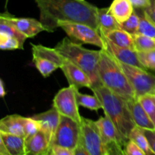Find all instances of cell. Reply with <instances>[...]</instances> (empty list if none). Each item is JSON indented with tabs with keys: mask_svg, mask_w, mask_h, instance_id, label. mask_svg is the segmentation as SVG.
<instances>
[{
	"mask_svg": "<svg viewBox=\"0 0 155 155\" xmlns=\"http://www.w3.org/2000/svg\"><path fill=\"white\" fill-rule=\"evenodd\" d=\"M77 103L80 106L92 110H98L102 109V104L96 95H89L83 94L79 92V89L76 91Z\"/></svg>",
	"mask_w": 155,
	"mask_h": 155,
	"instance_id": "24",
	"label": "cell"
},
{
	"mask_svg": "<svg viewBox=\"0 0 155 155\" xmlns=\"http://www.w3.org/2000/svg\"><path fill=\"white\" fill-rule=\"evenodd\" d=\"M110 13L120 23L125 22L134 12V7L130 0H114L109 7Z\"/></svg>",
	"mask_w": 155,
	"mask_h": 155,
	"instance_id": "19",
	"label": "cell"
},
{
	"mask_svg": "<svg viewBox=\"0 0 155 155\" xmlns=\"http://www.w3.org/2000/svg\"><path fill=\"white\" fill-rule=\"evenodd\" d=\"M132 117L136 127L143 130H155V126L137 98L127 100Z\"/></svg>",
	"mask_w": 155,
	"mask_h": 155,
	"instance_id": "16",
	"label": "cell"
},
{
	"mask_svg": "<svg viewBox=\"0 0 155 155\" xmlns=\"http://www.w3.org/2000/svg\"><path fill=\"white\" fill-rule=\"evenodd\" d=\"M0 48L2 50L24 49V45L16 38L0 34Z\"/></svg>",
	"mask_w": 155,
	"mask_h": 155,
	"instance_id": "30",
	"label": "cell"
},
{
	"mask_svg": "<svg viewBox=\"0 0 155 155\" xmlns=\"http://www.w3.org/2000/svg\"><path fill=\"white\" fill-rule=\"evenodd\" d=\"M136 51H148L155 50V39L138 33L133 36Z\"/></svg>",
	"mask_w": 155,
	"mask_h": 155,
	"instance_id": "27",
	"label": "cell"
},
{
	"mask_svg": "<svg viewBox=\"0 0 155 155\" xmlns=\"http://www.w3.org/2000/svg\"><path fill=\"white\" fill-rule=\"evenodd\" d=\"M91 89L101 101L105 116L114 123L123 138L128 142L130 133L136 126L132 117L127 100L102 84Z\"/></svg>",
	"mask_w": 155,
	"mask_h": 155,
	"instance_id": "2",
	"label": "cell"
},
{
	"mask_svg": "<svg viewBox=\"0 0 155 155\" xmlns=\"http://www.w3.org/2000/svg\"><path fill=\"white\" fill-rule=\"evenodd\" d=\"M144 15L150 21L155 24V0H151V4L148 7L142 9Z\"/></svg>",
	"mask_w": 155,
	"mask_h": 155,
	"instance_id": "35",
	"label": "cell"
},
{
	"mask_svg": "<svg viewBox=\"0 0 155 155\" xmlns=\"http://www.w3.org/2000/svg\"><path fill=\"white\" fill-rule=\"evenodd\" d=\"M75 155H90V154L85 148L81 142H80V144L75 149Z\"/></svg>",
	"mask_w": 155,
	"mask_h": 155,
	"instance_id": "38",
	"label": "cell"
},
{
	"mask_svg": "<svg viewBox=\"0 0 155 155\" xmlns=\"http://www.w3.org/2000/svg\"><path fill=\"white\" fill-rule=\"evenodd\" d=\"M41 130V124L33 117H26L24 124V139H28Z\"/></svg>",
	"mask_w": 155,
	"mask_h": 155,
	"instance_id": "32",
	"label": "cell"
},
{
	"mask_svg": "<svg viewBox=\"0 0 155 155\" xmlns=\"http://www.w3.org/2000/svg\"><path fill=\"white\" fill-rule=\"evenodd\" d=\"M48 155H75V150L53 145L51 147Z\"/></svg>",
	"mask_w": 155,
	"mask_h": 155,
	"instance_id": "34",
	"label": "cell"
},
{
	"mask_svg": "<svg viewBox=\"0 0 155 155\" xmlns=\"http://www.w3.org/2000/svg\"><path fill=\"white\" fill-rule=\"evenodd\" d=\"M40 12V21L47 32H54L61 22L87 24L99 31L98 9L86 0H34Z\"/></svg>",
	"mask_w": 155,
	"mask_h": 155,
	"instance_id": "1",
	"label": "cell"
},
{
	"mask_svg": "<svg viewBox=\"0 0 155 155\" xmlns=\"http://www.w3.org/2000/svg\"><path fill=\"white\" fill-rule=\"evenodd\" d=\"M33 62L36 69L44 77H49L54 71L60 68L58 65L54 62L41 58L33 57Z\"/></svg>",
	"mask_w": 155,
	"mask_h": 155,
	"instance_id": "26",
	"label": "cell"
},
{
	"mask_svg": "<svg viewBox=\"0 0 155 155\" xmlns=\"http://www.w3.org/2000/svg\"><path fill=\"white\" fill-rule=\"evenodd\" d=\"M0 155H10L4 143L0 140Z\"/></svg>",
	"mask_w": 155,
	"mask_h": 155,
	"instance_id": "39",
	"label": "cell"
},
{
	"mask_svg": "<svg viewBox=\"0 0 155 155\" xmlns=\"http://www.w3.org/2000/svg\"><path fill=\"white\" fill-rule=\"evenodd\" d=\"M0 140L10 155H25V139L21 136L0 132Z\"/></svg>",
	"mask_w": 155,
	"mask_h": 155,
	"instance_id": "18",
	"label": "cell"
},
{
	"mask_svg": "<svg viewBox=\"0 0 155 155\" xmlns=\"http://www.w3.org/2000/svg\"><path fill=\"white\" fill-rule=\"evenodd\" d=\"M8 0H6V5H7L8 4Z\"/></svg>",
	"mask_w": 155,
	"mask_h": 155,
	"instance_id": "41",
	"label": "cell"
},
{
	"mask_svg": "<svg viewBox=\"0 0 155 155\" xmlns=\"http://www.w3.org/2000/svg\"><path fill=\"white\" fill-rule=\"evenodd\" d=\"M0 34L6 35L11 37L16 38L24 45L26 39H27L25 35L19 31L13 24L5 19L2 17H0Z\"/></svg>",
	"mask_w": 155,
	"mask_h": 155,
	"instance_id": "25",
	"label": "cell"
},
{
	"mask_svg": "<svg viewBox=\"0 0 155 155\" xmlns=\"http://www.w3.org/2000/svg\"><path fill=\"white\" fill-rule=\"evenodd\" d=\"M32 117L40 122L41 130L45 132L52 145L54 135L60 123V113L53 107L50 110L34 115Z\"/></svg>",
	"mask_w": 155,
	"mask_h": 155,
	"instance_id": "14",
	"label": "cell"
},
{
	"mask_svg": "<svg viewBox=\"0 0 155 155\" xmlns=\"http://www.w3.org/2000/svg\"><path fill=\"white\" fill-rule=\"evenodd\" d=\"M98 73L102 85L126 100L136 98L130 80L119 62L106 50L101 49Z\"/></svg>",
	"mask_w": 155,
	"mask_h": 155,
	"instance_id": "3",
	"label": "cell"
},
{
	"mask_svg": "<svg viewBox=\"0 0 155 155\" xmlns=\"http://www.w3.org/2000/svg\"><path fill=\"white\" fill-rule=\"evenodd\" d=\"M101 35L118 46L130 48L136 51L133 36L123 29H116L105 34Z\"/></svg>",
	"mask_w": 155,
	"mask_h": 155,
	"instance_id": "22",
	"label": "cell"
},
{
	"mask_svg": "<svg viewBox=\"0 0 155 155\" xmlns=\"http://www.w3.org/2000/svg\"><path fill=\"white\" fill-rule=\"evenodd\" d=\"M139 24H140L139 15H138L136 11H134L133 15L130 17V18L125 22L120 24V26L121 29L134 36V35L139 33Z\"/></svg>",
	"mask_w": 155,
	"mask_h": 155,
	"instance_id": "29",
	"label": "cell"
},
{
	"mask_svg": "<svg viewBox=\"0 0 155 155\" xmlns=\"http://www.w3.org/2000/svg\"><path fill=\"white\" fill-rule=\"evenodd\" d=\"M61 69L68 80L69 86H74L77 89L83 87L92 89L93 86V83L89 76L68 59L61 67Z\"/></svg>",
	"mask_w": 155,
	"mask_h": 155,
	"instance_id": "11",
	"label": "cell"
},
{
	"mask_svg": "<svg viewBox=\"0 0 155 155\" xmlns=\"http://www.w3.org/2000/svg\"><path fill=\"white\" fill-rule=\"evenodd\" d=\"M117 61L134 89L136 98L147 94H155L154 75L146 70Z\"/></svg>",
	"mask_w": 155,
	"mask_h": 155,
	"instance_id": "7",
	"label": "cell"
},
{
	"mask_svg": "<svg viewBox=\"0 0 155 155\" xmlns=\"http://www.w3.org/2000/svg\"><path fill=\"white\" fill-rule=\"evenodd\" d=\"M95 123L104 144L117 143L125 147L127 141L123 138L114 123L107 116L101 117Z\"/></svg>",
	"mask_w": 155,
	"mask_h": 155,
	"instance_id": "13",
	"label": "cell"
},
{
	"mask_svg": "<svg viewBox=\"0 0 155 155\" xmlns=\"http://www.w3.org/2000/svg\"><path fill=\"white\" fill-rule=\"evenodd\" d=\"M51 147L48 136L41 130L25 139V155H48Z\"/></svg>",
	"mask_w": 155,
	"mask_h": 155,
	"instance_id": "15",
	"label": "cell"
},
{
	"mask_svg": "<svg viewBox=\"0 0 155 155\" xmlns=\"http://www.w3.org/2000/svg\"><path fill=\"white\" fill-rule=\"evenodd\" d=\"M98 29L101 34H105L116 29H121L120 24L110 13L109 8H98Z\"/></svg>",
	"mask_w": 155,
	"mask_h": 155,
	"instance_id": "20",
	"label": "cell"
},
{
	"mask_svg": "<svg viewBox=\"0 0 155 155\" xmlns=\"http://www.w3.org/2000/svg\"><path fill=\"white\" fill-rule=\"evenodd\" d=\"M138 57L145 69L155 71V50L148 51H137Z\"/></svg>",
	"mask_w": 155,
	"mask_h": 155,
	"instance_id": "31",
	"label": "cell"
},
{
	"mask_svg": "<svg viewBox=\"0 0 155 155\" xmlns=\"http://www.w3.org/2000/svg\"><path fill=\"white\" fill-rule=\"evenodd\" d=\"M26 117L18 114L8 115L0 121V132L24 138Z\"/></svg>",
	"mask_w": 155,
	"mask_h": 155,
	"instance_id": "17",
	"label": "cell"
},
{
	"mask_svg": "<svg viewBox=\"0 0 155 155\" xmlns=\"http://www.w3.org/2000/svg\"><path fill=\"white\" fill-rule=\"evenodd\" d=\"M129 139L133 141L136 144L139 148H142L147 155H154L151 148L150 147L148 139L144 133L143 129H141L138 127H135L134 129L131 131Z\"/></svg>",
	"mask_w": 155,
	"mask_h": 155,
	"instance_id": "23",
	"label": "cell"
},
{
	"mask_svg": "<svg viewBox=\"0 0 155 155\" xmlns=\"http://www.w3.org/2000/svg\"><path fill=\"white\" fill-rule=\"evenodd\" d=\"M63 57L81 68L92 80L93 86L101 85L98 73L101 50H90L82 46L81 43L70 38H64L54 47Z\"/></svg>",
	"mask_w": 155,
	"mask_h": 155,
	"instance_id": "4",
	"label": "cell"
},
{
	"mask_svg": "<svg viewBox=\"0 0 155 155\" xmlns=\"http://www.w3.org/2000/svg\"><path fill=\"white\" fill-rule=\"evenodd\" d=\"M124 152L126 155H147L142 148L131 140H129L126 144Z\"/></svg>",
	"mask_w": 155,
	"mask_h": 155,
	"instance_id": "33",
	"label": "cell"
},
{
	"mask_svg": "<svg viewBox=\"0 0 155 155\" xmlns=\"http://www.w3.org/2000/svg\"><path fill=\"white\" fill-rule=\"evenodd\" d=\"M81 138V125L71 118L61 115L60 123L54 135L53 145L75 150ZM51 145V146H52Z\"/></svg>",
	"mask_w": 155,
	"mask_h": 155,
	"instance_id": "8",
	"label": "cell"
},
{
	"mask_svg": "<svg viewBox=\"0 0 155 155\" xmlns=\"http://www.w3.org/2000/svg\"><path fill=\"white\" fill-rule=\"evenodd\" d=\"M0 17H2L11 24H13L21 33L25 35L27 38L34 37L41 32L47 31L46 28L44 27L42 22L34 18H15L9 15L8 12L2 13Z\"/></svg>",
	"mask_w": 155,
	"mask_h": 155,
	"instance_id": "10",
	"label": "cell"
},
{
	"mask_svg": "<svg viewBox=\"0 0 155 155\" xmlns=\"http://www.w3.org/2000/svg\"><path fill=\"white\" fill-rule=\"evenodd\" d=\"M147 139H148V142H149L150 147L151 148V151H153L155 155V130H143Z\"/></svg>",
	"mask_w": 155,
	"mask_h": 155,
	"instance_id": "36",
	"label": "cell"
},
{
	"mask_svg": "<svg viewBox=\"0 0 155 155\" xmlns=\"http://www.w3.org/2000/svg\"><path fill=\"white\" fill-rule=\"evenodd\" d=\"M80 142L90 155H126L124 147L117 143L104 144L95 121L82 117Z\"/></svg>",
	"mask_w": 155,
	"mask_h": 155,
	"instance_id": "5",
	"label": "cell"
},
{
	"mask_svg": "<svg viewBox=\"0 0 155 155\" xmlns=\"http://www.w3.org/2000/svg\"><path fill=\"white\" fill-rule=\"evenodd\" d=\"M59 27L66 33L68 37L79 43L91 44L104 49V40L98 30L87 24L76 22H61Z\"/></svg>",
	"mask_w": 155,
	"mask_h": 155,
	"instance_id": "6",
	"label": "cell"
},
{
	"mask_svg": "<svg viewBox=\"0 0 155 155\" xmlns=\"http://www.w3.org/2000/svg\"><path fill=\"white\" fill-rule=\"evenodd\" d=\"M77 88L73 86L63 88L58 91L53 99V107L60 113L68 117L81 124L82 117L79 111L76 91Z\"/></svg>",
	"mask_w": 155,
	"mask_h": 155,
	"instance_id": "9",
	"label": "cell"
},
{
	"mask_svg": "<svg viewBox=\"0 0 155 155\" xmlns=\"http://www.w3.org/2000/svg\"><path fill=\"white\" fill-rule=\"evenodd\" d=\"M133 7L136 8L144 9L151 4V0H130Z\"/></svg>",
	"mask_w": 155,
	"mask_h": 155,
	"instance_id": "37",
	"label": "cell"
},
{
	"mask_svg": "<svg viewBox=\"0 0 155 155\" xmlns=\"http://www.w3.org/2000/svg\"><path fill=\"white\" fill-rule=\"evenodd\" d=\"M31 46L33 57H38L51 61L58 65L60 68L66 61V58L63 57L54 48H48L44 45H35L33 43L31 44Z\"/></svg>",
	"mask_w": 155,
	"mask_h": 155,
	"instance_id": "21",
	"label": "cell"
},
{
	"mask_svg": "<svg viewBox=\"0 0 155 155\" xmlns=\"http://www.w3.org/2000/svg\"><path fill=\"white\" fill-rule=\"evenodd\" d=\"M102 37L104 40V43H105L104 49L106 50L107 52L110 53L117 60L122 62V63L126 64L131 65V66L137 67V68L146 70L145 67L142 64L140 61H139L137 51H135V50L130 49V48L118 46V45H115L113 42H110V40L106 39L104 36H102Z\"/></svg>",
	"mask_w": 155,
	"mask_h": 155,
	"instance_id": "12",
	"label": "cell"
},
{
	"mask_svg": "<svg viewBox=\"0 0 155 155\" xmlns=\"http://www.w3.org/2000/svg\"><path fill=\"white\" fill-rule=\"evenodd\" d=\"M137 99L155 126V94H147Z\"/></svg>",
	"mask_w": 155,
	"mask_h": 155,
	"instance_id": "28",
	"label": "cell"
},
{
	"mask_svg": "<svg viewBox=\"0 0 155 155\" xmlns=\"http://www.w3.org/2000/svg\"><path fill=\"white\" fill-rule=\"evenodd\" d=\"M6 94V91L5 90V86H4V83H3L2 80H0V95H1L2 98L5 97Z\"/></svg>",
	"mask_w": 155,
	"mask_h": 155,
	"instance_id": "40",
	"label": "cell"
}]
</instances>
